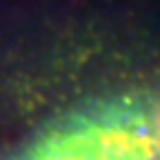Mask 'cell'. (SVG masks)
Masks as SVG:
<instances>
[{
  "mask_svg": "<svg viewBox=\"0 0 160 160\" xmlns=\"http://www.w3.org/2000/svg\"><path fill=\"white\" fill-rule=\"evenodd\" d=\"M0 160H160V0H0Z\"/></svg>",
  "mask_w": 160,
  "mask_h": 160,
  "instance_id": "6da1fadb",
  "label": "cell"
}]
</instances>
